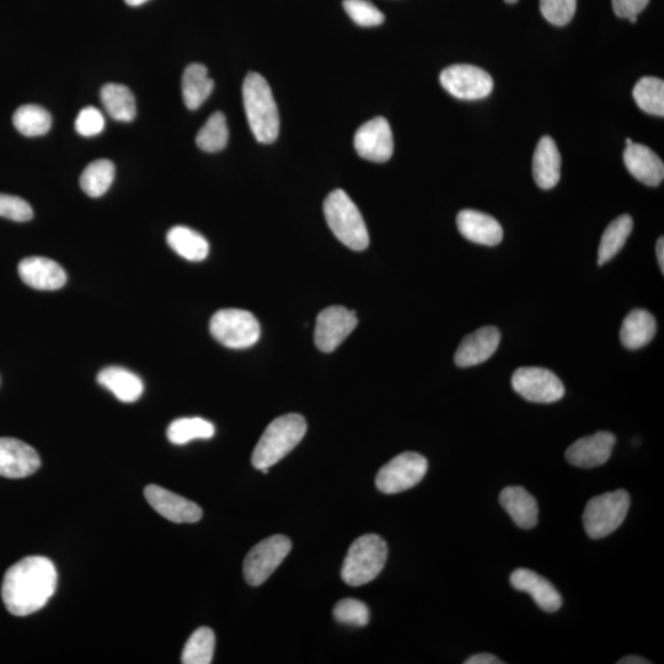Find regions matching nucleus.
<instances>
[{
	"label": "nucleus",
	"mask_w": 664,
	"mask_h": 664,
	"mask_svg": "<svg viewBox=\"0 0 664 664\" xmlns=\"http://www.w3.org/2000/svg\"><path fill=\"white\" fill-rule=\"evenodd\" d=\"M57 581L55 564L44 556H29L16 562L4 575L5 608L20 618L39 612L56 593Z\"/></svg>",
	"instance_id": "obj_1"
},
{
	"label": "nucleus",
	"mask_w": 664,
	"mask_h": 664,
	"mask_svg": "<svg viewBox=\"0 0 664 664\" xmlns=\"http://www.w3.org/2000/svg\"><path fill=\"white\" fill-rule=\"evenodd\" d=\"M243 100L251 132L259 143L270 144L280 135V115L267 80L250 72L243 84Z\"/></svg>",
	"instance_id": "obj_2"
},
{
	"label": "nucleus",
	"mask_w": 664,
	"mask_h": 664,
	"mask_svg": "<svg viewBox=\"0 0 664 664\" xmlns=\"http://www.w3.org/2000/svg\"><path fill=\"white\" fill-rule=\"evenodd\" d=\"M307 430V421L302 415L288 414L272 421L254 449L251 458L254 468L264 474L269 473L273 465L301 443Z\"/></svg>",
	"instance_id": "obj_3"
},
{
	"label": "nucleus",
	"mask_w": 664,
	"mask_h": 664,
	"mask_svg": "<svg viewBox=\"0 0 664 664\" xmlns=\"http://www.w3.org/2000/svg\"><path fill=\"white\" fill-rule=\"evenodd\" d=\"M326 222L340 242L355 251L368 248L369 234L366 223L355 202L344 190H335L324 202Z\"/></svg>",
	"instance_id": "obj_4"
},
{
	"label": "nucleus",
	"mask_w": 664,
	"mask_h": 664,
	"mask_svg": "<svg viewBox=\"0 0 664 664\" xmlns=\"http://www.w3.org/2000/svg\"><path fill=\"white\" fill-rule=\"evenodd\" d=\"M388 559V546L377 534H366L348 549L341 577L348 586L360 587L376 580Z\"/></svg>",
	"instance_id": "obj_5"
},
{
	"label": "nucleus",
	"mask_w": 664,
	"mask_h": 664,
	"mask_svg": "<svg viewBox=\"0 0 664 664\" xmlns=\"http://www.w3.org/2000/svg\"><path fill=\"white\" fill-rule=\"evenodd\" d=\"M629 508L630 495L625 490L605 492L589 500L583 513V526L588 537H608L624 523Z\"/></svg>",
	"instance_id": "obj_6"
},
{
	"label": "nucleus",
	"mask_w": 664,
	"mask_h": 664,
	"mask_svg": "<svg viewBox=\"0 0 664 664\" xmlns=\"http://www.w3.org/2000/svg\"><path fill=\"white\" fill-rule=\"evenodd\" d=\"M210 330L219 344L233 350L254 346L261 336L259 320L242 309L219 310L211 319Z\"/></svg>",
	"instance_id": "obj_7"
},
{
	"label": "nucleus",
	"mask_w": 664,
	"mask_h": 664,
	"mask_svg": "<svg viewBox=\"0 0 664 664\" xmlns=\"http://www.w3.org/2000/svg\"><path fill=\"white\" fill-rule=\"evenodd\" d=\"M291 549V539L285 535H273L255 545L244 560L246 582L253 587L261 586L287 558Z\"/></svg>",
	"instance_id": "obj_8"
},
{
	"label": "nucleus",
	"mask_w": 664,
	"mask_h": 664,
	"mask_svg": "<svg viewBox=\"0 0 664 664\" xmlns=\"http://www.w3.org/2000/svg\"><path fill=\"white\" fill-rule=\"evenodd\" d=\"M427 469V459L423 455L415 452L401 453L379 470L377 489L387 495L400 494L421 483Z\"/></svg>",
	"instance_id": "obj_9"
},
{
	"label": "nucleus",
	"mask_w": 664,
	"mask_h": 664,
	"mask_svg": "<svg viewBox=\"0 0 664 664\" xmlns=\"http://www.w3.org/2000/svg\"><path fill=\"white\" fill-rule=\"evenodd\" d=\"M512 387L530 403L553 404L565 395L561 379L549 369L540 367L518 368L512 377Z\"/></svg>",
	"instance_id": "obj_10"
},
{
	"label": "nucleus",
	"mask_w": 664,
	"mask_h": 664,
	"mask_svg": "<svg viewBox=\"0 0 664 664\" xmlns=\"http://www.w3.org/2000/svg\"><path fill=\"white\" fill-rule=\"evenodd\" d=\"M442 87L460 100H481L494 90V79L489 73L471 64H454L441 73Z\"/></svg>",
	"instance_id": "obj_11"
},
{
	"label": "nucleus",
	"mask_w": 664,
	"mask_h": 664,
	"mask_svg": "<svg viewBox=\"0 0 664 664\" xmlns=\"http://www.w3.org/2000/svg\"><path fill=\"white\" fill-rule=\"evenodd\" d=\"M358 319L341 305L326 308L320 312L315 324L314 341L321 352L331 353L344 342L357 328Z\"/></svg>",
	"instance_id": "obj_12"
},
{
	"label": "nucleus",
	"mask_w": 664,
	"mask_h": 664,
	"mask_svg": "<svg viewBox=\"0 0 664 664\" xmlns=\"http://www.w3.org/2000/svg\"><path fill=\"white\" fill-rule=\"evenodd\" d=\"M355 148L358 155L369 162H388L394 153L393 132L388 120L376 117L358 128Z\"/></svg>",
	"instance_id": "obj_13"
},
{
	"label": "nucleus",
	"mask_w": 664,
	"mask_h": 664,
	"mask_svg": "<svg viewBox=\"0 0 664 664\" xmlns=\"http://www.w3.org/2000/svg\"><path fill=\"white\" fill-rule=\"evenodd\" d=\"M40 467V455L29 444L15 438H0V476L24 479Z\"/></svg>",
	"instance_id": "obj_14"
},
{
	"label": "nucleus",
	"mask_w": 664,
	"mask_h": 664,
	"mask_svg": "<svg viewBox=\"0 0 664 664\" xmlns=\"http://www.w3.org/2000/svg\"><path fill=\"white\" fill-rule=\"evenodd\" d=\"M144 496L153 510L173 523H196L203 516L202 508L185 497L158 485H148Z\"/></svg>",
	"instance_id": "obj_15"
},
{
	"label": "nucleus",
	"mask_w": 664,
	"mask_h": 664,
	"mask_svg": "<svg viewBox=\"0 0 664 664\" xmlns=\"http://www.w3.org/2000/svg\"><path fill=\"white\" fill-rule=\"evenodd\" d=\"M615 443L617 438L610 432H597L583 437L567 449V462L582 469L601 467L612 457Z\"/></svg>",
	"instance_id": "obj_16"
},
{
	"label": "nucleus",
	"mask_w": 664,
	"mask_h": 664,
	"mask_svg": "<svg viewBox=\"0 0 664 664\" xmlns=\"http://www.w3.org/2000/svg\"><path fill=\"white\" fill-rule=\"evenodd\" d=\"M18 271L25 285L37 291H57L67 282V273L63 267L47 257H26L20 261Z\"/></svg>",
	"instance_id": "obj_17"
},
{
	"label": "nucleus",
	"mask_w": 664,
	"mask_h": 664,
	"mask_svg": "<svg viewBox=\"0 0 664 664\" xmlns=\"http://www.w3.org/2000/svg\"><path fill=\"white\" fill-rule=\"evenodd\" d=\"M500 342L501 332L495 326H485L471 332L455 352V364L460 368L478 366L495 355Z\"/></svg>",
	"instance_id": "obj_18"
},
{
	"label": "nucleus",
	"mask_w": 664,
	"mask_h": 664,
	"mask_svg": "<svg viewBox=\"0 0 664 664\" xmlns=\"http://www.w3.org/2000/svg\"><path fill=\"white\" fill-rule=\"evenodd\" d=\"M511 585L517 591L526 592L544 612H558L562 605L561 594L550 581L532 570L518 569L511 575Z\"/></svg>",
	"instance_id": "obj_19"
},
{
	"label": "nucleus",
	"mask_w": 664,
	"mask_h": 664,
	"mask_svg": "<svg viewBox=\"0 0 664 664\" xmlns=\"http://www.w3.org/2000/svg\"><path fill=\"white\" fill-rule=\"evenodd\" d=\"M624 163L629 173L642 184L656 187L664 179L662 159L644 144L633 143L626 146Z\"/></svg>",
	"instance_id": "obj_20"
},
{
	"label": "nucleus",
	"mask_w": 664,
	"mask_h": 664,
	"mask_svg": "<svg viewBox=\"0 0 664 664\" xmlns=\"http://www.w3.org/2000/svg\"><path fill=\"white\" fill-rule=\"evenodd\" d=\"M457 226L460 234L469 242L485 246H495L502 242L503 229L501 224L489 214L464 210L459 212Z\"/></svg>",
	"instance_id": "obj_21"
},
{
	"label": "nucleus",
	"mask_w": 664,
	"mask_h": 664,
	"mask_svg": "<svg viewBox=\"0 0 664 664\" xmlns=\"http://www.w3.org/2000/svg\"><path fill=\"white\" fill-rule=\"evenodd\" d=\"M533 176L543 190L553 189L561 178V155L553 138L540 139L533 158Z\"/></svg>",
	"instance_id": "obj_22"
},
{
	"label": "nucleus",
	"mask_w": 664,
	"mask_h": 664,
	"mask_svg": "<svg viewBox=\"0 0 664 664\" xmlns=\"http://www.w3.org/2000/svg\"><path fill=\"white\" fill-rule=\"evenodd\" d=\"M500 503L519 528L528 530L537 526L539 518L538 503L524 487H506L501 492Z\"/></svg>",
	"instance_id": "obj_23"
},
{
	"label": "nucleus",
	"mask_w": 664,
	"mask_h": 664,
	"mask_svg": "<svg viewBox=\"0 0 664 664\" xmlns=\"http://www.w3.org/2000/svg\"><path fill=\"white\" fill-rule=\"evenodd\" d=\"M101 387L110 390L122 403H136L144 392L143 380L122 367H107L98 374Z\"/></svg>",
	"instance_id": "obj_24"
},
{
	"label": "nucleus",
	"mask_w": 664,
	"mask_h": 664,
	"mask_svg": "<svg viewBox=\"0 0 664 664\" xmlns=\"http://www.w3.org/2000/svg\"><path fill=\"white\" fill-rule=\"evenodd\" d=\"M657 331L655 317L644 309H635L625 318L620 330V340L629 350L649 345Z\"/></svg>",
	"instance_id": "obj_25"
},
{
	"label": "nucleus",
	"mask_w": 664,
	"mask_h": 664,
	"mask_svg": "<svg viewBox=\"0 0 664 664\" xmlns=\"http://www.w3.org/2000/svg\"><path fill=\"white\" fill-rule=\"evenodd\" d=\"M214 88L213 80L208 77V69L200 63H192L182 76V98L189 110H197L210 98Z\"/></svg>",
	"instance_id": "obj_26"
},
{
	"label": "nucleus",
	"mask_w": 664,
	"mask_h": 664,
	"mask_svg": "<svg viewBox=\"0 0 664 664\" xmlns=\"http://www.w3.org/2000/svg\"><path fill=\"white\" fill-rule=\"evenodd\" d=\"M171 249L187 261L201 262L210 254V244L196 230L184 226H176L166 235Z\"/></svg>",
	"instance_id": "obj_27"
},
{
	"label": "nucleus",
	"mask_w": 664,
	"mask_h": 664,
	"mask_svg": "<svg viewBox=\"0 0 664 664\" xmlns=\"http://www.w3.org/2000/svg\"><path fill=\"white\" fill-rule=\"evenodd\" d=\"M101 101L107 114L119 122H131L137 114L136 99L126 85L109 83L101 89Z\"/></svg>",
	"instance_id": "obj_28"
},
{
	"label": "nucleus",
	"mask_w": 664,
	"mask_h": 664,
	"mask_svg": "<svg viewBox=\"0 0 664 664\" xmlns=\"http://www.w3.org/2000/svg\"><path fill=\"white\" fill-rule=\"evenodd\" d=\"M634 222L629 214L614 219L609 224L601 239L598 250V265L602 266L607 264L613 257L619 254V251L624 248L626 240L633 232Z\"/></svg>",
	"instance_id": "obj_29"
},
{
	"label": "nucleus",
	"mask_w": 664,
	"mask_h": 664,
	"mask_svg": "<svg viewBox=\"0 0 664 664\" xmlns=\"http://www.w3.org/2000/svg\"><path fill=\"white\" fill-rule=\"evenodd\" d=\"M216 435L212 422L201 417H184L170 423L166 436L171 443L182 446L195 439H211Z\"/></svg>",
	"instance_id": "obj_30"
},
{
	"label": "nucleus",
	"mask_w": 664,
	"mask_h": 664,
	"mask_svg": "<svg viewBox=\"0 0 664 664\" xmlns=\"http://www.w3.org/2000/svg\"><path fill=\"white\" fill-rule=\"evenodd\" d=\"M115 180V165L107 159L90 163L80 176V187L90 197H101Z\"/></svg>",
	"instance_id": "obj_31"
},
{
	"label": "nucleus",
	"mask_w": 664,
	"mask_h": 664,
	"mask_svg": "<svg viewBox=\"0 0 664 664\" xmlns=\"http://www.w3.org/2000/svg\"><path fill=\"white\" fill-rule=\"evenodd\" d=\"M13 123L21 135L39 137L51 130L52 116L39 105H24L15 111Z\"/></svg>",
	"instance_id": "obj_32"
},
{
	"label": "nucleus",
	"mask_w": 664,
	"mask_h": 664,
	"mask_svg": "<svg viewBox=\"0 0 664 664\" xmlns=\"http://www.w3.org/2000/svg\"><path fill=\"white\" fill-rule=\"evenodd\" d=\"M637 106L646 114L664 116V82L660 78L645 77L634 88Z\"/></svg>",
	"instance_id": "obj_33"
},
{
	"label": "nucleus",
	"mask_w": 664,
	"mask_h": 664,
	"mask_svg": "<svg viewBox=\"0 0 664 664\" xmlns=\"http://www.w3.org/2000/svg\"><path fill=\"white\" fill-rule=\"evenodd\" d=\"M229 130L227 119L222 112H214L207 120L200 132L197 133L196 143L203 152L217 153L227 147Z\"/></svg>",
	"instance_id": "obj_34"
},
{
	"label": "nucleus",
	"mask_w": 664,
	"mask_h": 664,
	"mask_svg": "<svg viewBox=\"0 0 664 664\" xmlns=\"http://www.w3.org/2000/svg\"><path fill=\"white\" fill-rule=\"evenodd\" d=\"M216 636L210 628H200L187 640L182 651L184 664H210L213 661Z\"/></svg>",
	"instance_id": "obj_35"
},
{
	"label": "nucleus",
	"mask_w": 664,
	"mask_h": 664,
	"mask_svg": "<svg viewBox=\"0 0 664 664\" xmlns=\"http://www.w3.org/2000/svg\"><path fill=\"white\" fill-rule=\"evenodd\" d=\"M334 617L339 623L363 628L369 623L371 613L363 602L347 598L335 605Z\"/></svg>",
	"instance_id": "obj_36"
},
{
	"label": "nucleus",
	"mask_w": 664,
	"mask_h": 664,
	"mask_svg": "<svg viewBox=\"0 0 664 664\" xmlns=\"http://www.w3.org/2000/svg\"><path fill=\"white\" fill-rule=\"evenodd\" d=\"M344 8L348 16L363 28H372L384 23V14L369 0H344Z\"/></svg>",
	"instance_id": "obj_37"
},
{
	"label": "nucleus",
	"mask_w": 664,
	"mask_h": 664,
	"mask_svg": "<svg viewBox=\"0 0 664 664\" xmlns=\"http://www.w3.org/2000/svg\"><path fill=\"white\" fill-rule=\"evenodd\" d=\"M577 0H540V12L550 24L565 26L574 19Z\"/></svg>",
	"instance_id": "obj_38"
},
{
	"label": "nucleus",
	"mask_w": 664,
	"mask_h": 664,
	"mask_svg": "<svg viewBox=\"0 0 664 664\" xmlns=\"http://www.w3.org/2000/svg\"><path fill=\"white\" fill-rule=\"evenodd\" d=\"M0 217L14 222H29L34 217V211L23 198L0 194Z\"/></svg>",
	"instance_id": "obj_39"
},
{
	"label": "nucleus",
	"mask_w": 664,
	"mask_h": 664,
	"mask_svg": "<svg viewBox=\"0 0 664 664\" xmlns=\"http://www.w3.org/2000/svg\"><path fill=\"white\" fill-rule=\"evenodd\" d=\"M105 128V117L96 107L88 106L79 112L76 120V131L83 137L100 135Z\"/></svg>",
	"instance_id": "obj_40"
},
{
	"label": "nucleus",
	"mask_w": 664,
	"mask_h": 664,
	"mask_svg": "<svg viewBox=\"0 0 664 664\" xmlns=\"http://www.w3.org/2000/svg\"><path fill=\"white\" fill-rule=\"evenodd\" d=\"M614 13L623 19L637 18L650 0H612Z\"/></svg>",
	"instance_id": "obj_41"
},
{
	"label": "nucleus",
	"mask_w": 664,
	"mask_h": 664,
	"mask_svg": "<svg viewBox=\"0 0 664 664\" xmlns=\"http://www.w3.org/2000/svg\"><path fill=\"white\" fill-rule=\"evenodd\" d=\"M464 663L465 664H501V663L503 664L505 662L498 660L496 656L490 655V653H479V655L471 656Z\"/></svg>",
	"instance_id": "obj_42"
},
{
	"label": "nucleus",
	"mask_w": 664,
	"mask_h": 664,
	"mask_svg": "<svg viewBox=\"0 0 664 664\" xmlns=\"http://www.w3.org/2000/svg\"><path fill=\"white\" fill-rule=\"evenodd\" d=\"M656 254H657L658 265H660V269L663 273L664 272V240H663V237L658 239L657 246H656Z\"/></svg>",
	"instance_id": "obj_43"
},
{
	"label": "nucleus",
	"mask_w": 664,
	"mask_h": 664,
	"mask_svg": "<svg viewBox=\"0 0 664 664\" xmlns=\"http://www.w3.org/2000/svg\"><path fill=\"white\" fill-rule=\"evenodd\" d=\"M619 664H649L650 661L645 660V658L639 656H628L624 657L623 660L618 662Z\"/></svg>",
	"instance_id": "obj_44"
},
{
	"label": "nucleus",
	"mask_w": 664,
	"mask_h": 664,
	"mask_svg": "<svg viewBox=\"0 0 664 664\" xmlns=\"http://www.w3.org/2000/svg\"><path fill=\"white\" fill-rule=\"evenodd\" d=\"M125 2L128 5H131V7H139V5H142L144 3H147L148 0H125Z\"/></svg>",
	"instance_id": "obj_45"
},
{
	"label": "nucleus",
	"mask_w": 664,
	"mask_h": 664,
	"mask_svg": "<svg viewBox=\"0 0 664 664\" xmlns=\"http://www.w3.org/2000/svg\"><path fill=\"white\" fill-rule=\"evenodd\" d=\"M633 143H634L633 139H631V138L626 139V146H630V144H633Z\"/></svg>",
	"instance_id": "obj_46"
},
{
	"label": "nucleus",
	"mask_w": 664,
	"mask_h": 664,
	"mask_svg": "<svg viewBox=\"0 0 664 664\" xmlns=\"http://www.w3.org/2000/svg\"><path fill=\"white\" fill-rule=\"evenodd\" d=\"M517 2H518V0H506V3H508V4H514V3H517Z\"/></svg>",
	"instance_id": "obj_47"
}]
</instances>
